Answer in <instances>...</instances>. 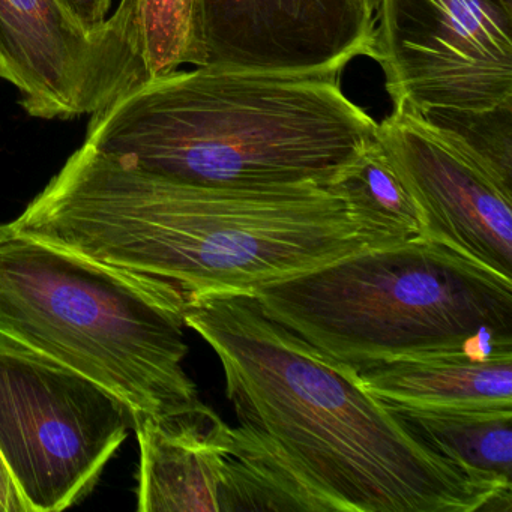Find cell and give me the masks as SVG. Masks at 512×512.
Segmentation results:
<instances>
[{
	"label": "cell",
	"mask_w": 512,
	"mask_h": 512,
	"mask_svg": "<svg viewBox=\"0 0 512 512\" xmlns=\"http://www.w3.org/2000/svg\"><path fill=\"white\" fill-rule=\"evenodd\" d=\"M112 17L146 79L208 64L202 0H121Z\"/></svg>",
	"instance_id": "15"
},
{
	"label": "cell",
	"mask_w": 512,
	"mask_h": 512,
	"mask_svg": "<svg viewBox=\"0 0 512 512\" xmlns=\"http://www.w3.org/2000/svg\"><path fill=\"white\" fill-rule=\"evenodd\" d=\"M388 407L410 434L473 481L512 496V410L422 412Z\"/></svg>",
	"instance_id": "13"
},
{
	"label": "cell",
	"mask_w": 512,
	"mask_h": 512,
	"mask_svg": "<svg viewBox=\"0 0 512 512\" xmlns=\"http://www.w3.org/2000/svg\"><path fill=\"white\" fill-rule=\"evenodd\" d=\"M140 445V512H226L232 427L196 403L134 418Z\"/></svg>",
	"instance_id": "11"
},
{
	"label": "cell",
	"mask_w": 512,
	"mask_h": 512,
	"mask_svg": "<svg viewBox=\"0 0 512 512\" xmlns=\"http://www.w3.org/2000/svg\"><path fill=\"white\" fill-rule=\"evenodd\" d=\"M133 425L100 383L0 334V454L29 512L79 502Z\"/></svg>",
	"instance_id": "6"
},
{
	"label": "cell",
	"mask_w": 512,
	"mask_h": 512,
	"mask_svg": "<svg viewBox=\"0 0 512 512\" xmlns=\"http://www.w3.org/2000/svg\"><path fill=\"white\" fill-rule=\"evenodd\" d=\"M0 512H29L25 499L0 454Z\"/></svg>",
	"instance_id": "18"
},
{
	"label": "cell",
	"mask_w": 512,
	"mask_h": 512,
	"mask_svg": "<svg viewBox=\"0 0 512 512\" xmlns=\"http://www.w3.org/2000/svg\"><path fill=\"white\" fill-rule=\"evenodd\" d=\"M0 79L32 118L94 115L146 79L113 17L88 28L65 0H0Z\"/></svg>",
	"instance_id": "8"
},
{
	"label": "cell",
	"mask_w": 512,
	"mask_h": 512,
	"mask_svg": "<svg viewBox=\"0 0 512 512\" xmlns=\"http://www.w3.org/2000/svg\"><path fill=\"white\" fill-rule=\"evenodd\" d=\"M374 61L394 107L512 103V0H380Z\"/></svg>",
	"instance_id": "7"
},
{
	"label": "cell",
	"mask_w": 512,
	"mask_h": 512,
	"mask_svg": "<svg viewBox=\"0 0 512 512\" xmlns=\"http://www.w3.org/2000/svg\"><path fill=\"white\" fill-rule=\"evenodd\" d=\"M359 385L380 403L422 412L512 410V347L409 356L355 371Z\"/></svg>",
	"instance_id": "12"
},
{
	"label": "cell",
	"mask_w": 512,
	"mask_h": 512,
	"mask_svg": "<svg viewBox=\"0 0 512 512\" xmlns=\"http://www.w3.org/2000/svg\"><path fill=\"white\" fill-rule=\"evenodd\" d=\"M340 77L215 64L148 77L92 115L86 142L185 184L323 187L377 133Z\"/></svg>",
	"instance_id": "3"
},
{
	"label": "cell",
	"mask_w": 512,
	"mask_h": 512,
	"mask_svg": "<svg viewBox=\"0 0 512 512\" xmlns=\"http://www.w3.org/2000/svg\"><path fill=\"white\" fill-rule=\"evenodd\" d=\"M14 226L184 298L242 293L374 247L346 202L316 182L202 187L86 142Z\"/></svg>",
	"instance_id": "2"
},
{
	"label": "cell",
	"mask_w": 512,
	"mask_h": 512,
	"mask_svg": "<svg viewBox=\"0 0 512 512\" xmlns=\"http://www.w3.org/2000/svg\"><path fill=\"white\" fill-rule=\"evenodd\" d=\"M323 187L346 202L373 236L374 247L424 239L421 212L377 137L335 170Z\"/></svg>",
	"instance_id": "14"
},
{
	"label": "cell",
	"mask_w": 512,
	"mask_h": 512,
	"mask_svg": "<svg viewBox=\"0 0 512 512\" xmlns=\"http://www.w3.org/2000/svg\"><path fill=\"white\" fill-rule=\"evenodd\" d=\"M376 137L418 205L424 239L512 280V182L406 107H394Z\"/></svg>",
	"instance_id": "9"
},
{
	"label": "cell",
	"mask_w": 512,
	"mask_h": 512,
	"mask_svg": "<svg viewBox=\"0 0 512 512\" xmlns=\"http://www.w3.org/2000/svg\"><path fill=\"white\" fill-rule=\"evenodd\" d=\"M253 296L268 319L353 371L512 347V280L428 239L367 248Z\"/></svg>",
	"instance_id": "4"
},
{
	"label": "cell",
	"mask_w": 512,
	"mask_h": 512,
	"mask_svg": "<svg viewBox=\"0 0 512 512\" xmlns=\"http://www.w3.org/2000/svg\"><path fill=\"white\" fill-rule=\"evenodd\" d=\"M185 298L0 223V334L100 383L133 419L199 400L184 370Z\"/></svg>",
	"instance_id": "5"
},
{
	"label": "cell",
	"mask_w": 512,
	"mask_h": 512,
	"mask_svg": "<svg viewBox=\"0 0 512 512\" xmlns=\"http://www.w3.org/2000/svg\"><path fill=\"white\" fill-rule=\"evenodd\" d=\"M368 5H370L371 11H373L374 14H377V11H379V5L380 0H367Z\"/></svg>",
	"instance_id": "19"
},
{
	"label": "cell",
	"mask_w": 512,
	"mask_h": 512,
	"mask_svg": "<svg viewBox=\"0 0 512 512\" xmlns=\"http://www.w3.org/2000/svg\"><path fill=\"white\" fill-rule=\"evenodd\" d=\"M77 19L85 23L88 28H101L109 19L112 0H65Z\"/></svg>",
	"instance_id": "17"
},
{
	"label": "cell",
	"mask_w": 512,
	"mask_h": 512,
	"mask_svg": "<svg viewBox=\"0 0 512 512\" xmlns=\"http://www.w3.org/2000/svg\"><path fill=\"white\" fill-rule=\"evenodd\" d=\"M448 131L503 179L512 182V103L490 110H430L421 113Z\"/></svg>",
	"instance_id": "16"
},
{
	"label": "cell",
	"mask_w": 512,
	"mask_h": 512,
	"mask_svg": "<svg viewBox=\"0 0 512 512\" xmlns=\"http://www.w3.org/2000/svg\"><path fill=\"white\" fill-rule=\"evenodd\" d=\"M184 322L226 376L238 511H511L253 295L187 298Z\"/></svg>",
	"instance_id": "1"
},
{
	"label": "cell",
	"mask_w": 512,
	"mask_h": 512,
	"mask_svg": "<svg viewBox=\"0 0 512 512\" xmlns=\"http://www.w3.org/2000/svg\"><path fill=\"white\" fill-rule=\"evenodd\" d=\"M202 23L208 64L341 74L374 59L367 0H202Z\"/></svg>",
	"instance_id": "10"
}]
</instances>
